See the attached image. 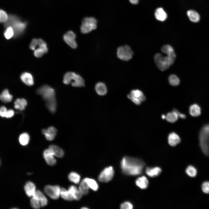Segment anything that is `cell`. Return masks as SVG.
I'll return each instance as SVG.
<instances>
[{
    "label": "cell",
    "instance_id": "cell-1",
    "mask_svg": "<svg viewBox=\"0 0 209 209\" xmlns=\"http://www.w3.org/2000/svg\"><path fill=\"white\" fill-rule=\"evenodd\" d=\"M120 165L124 174L135 176L142 173L145 164L139 159L126 156L121 160Z\"/></svg>",
    "mask_w": 209,
    "mask_h": 209
},
{
    "label": "cell",
    "instance_id": "cell-2",
    "mask_svg": "<svg viewBox=\"0 0 209 209\" xmlns=\"http://www.w3.org/2000/svg\"><path fill=\"white\" fill-rule=\"evenodd\" d=\"M37 93L41 96L46 102L47 108L52 113L56 110V102L54 89L48 85H44L38 88Z\"/></svg>",
    "mask_w": 209,
    "mask_h": 209
},
{
    "label": "cell",
    "instance_id": "cell-3",
    "mask_svg": "<svg viewBox=\"0 0 209 209\" xmlns=\"http://www.w3.org/2000/svg\"><path fill=\"white\" fill-rule=\"evenodd\" d=\"M27 26V23L21 21L17 16L10 15L8 16L6 21L4 23L5 28L10 26L13 28L15 37L21 35L23 33Z\"/></svg>",
    "mask_w": 209,
    "mask_h": 209
},
{
    "label": "cell",
    "instance_id": "cell-4",
    "mask_svg": "<svg viewBox=\"0 0 209 209\" xmlns=\"http://www.w3.org/2000/svg\"><path fill=\"white\" fill-rule=\"evenodd\" d=\"M199 139L202 152L205 155L209 156V124L205 125L201 129Z\"/></svg>",
    "mask_w": 209,
    "mask_h": 209
},
{
    "label": "cell",
    "instance_id": "cell-5",
    "mask_svg": "<svg viewBox=\"0 0 209 209\" xmlns=\"http://www.w3.org/2000/svg\"><path fill=\"white\" fill-rule=\"evenodd\" d=\"M63 82L66 84L71 83L73 86L75 87H83L85 85L82 78L79 74L72 72H67L64 74Z\"/></svg>",
    "mask_w": 209,
    "mask_h": 209
},
{
    "label": "cell",
    "instance_id": "cell-6",
    "mask_svg": "<svg viewBox=\"0 0 209 209\" xmlns=\"http://www.w3.org/2000/svg\"><path fill=\"white\" fill-rule=\"evenodd\" d=\"M154 59L157 67L162 71L168 69L174 63L175 59L167 55L163 56L159 53L156 54Z\"/></svg>",
    "mask_w": 209,
    "mask_h": 209
},
{
    "label": "cell",
    "instance_id": "cell-7",
    "mask_svg": "<svg viewBox=\"0 0 209 209\" xmlns=\"http://www.w3.org/2000/svg\"><path fill=\"white\" fill-rule=\"evenodd\" d=\"M97 21L93 17H85L83 19L80 26L81 32L84 34L88 33L97 28Z\"/></svg>",
    "mask_w": 209,
    "mask_h": 209
},
{
    "label": "cell",
    "instance_id": "cell-8",
    "mask_svg": "<svg viewBox=\"0 0 209 209\" xmlns=\"http://www.w3.org/2000/svg\"><path fill=\"white\" fill-rule=\"evenodd\" d=\"M117 55L120 60L124 61L130 60L132 57L133 52L130 46L125 45L119 47L117 50Z\"/></svg>",
    "mask_w": 209,
    "mask_h": 209
},
{
    "label": "cell",
    "instance_id": "cell-9",
    "mask_svg": "<svg viewBox=\"0 0 209 209\" xmlns=\"http://www.w3.org/2000/svg\"><path fill=\"white\" fill-rule=\"evenodd\" d=\"M34 51V55L35 56L37 57H41L48 51L46 44L41 39H36Z\"/></svg>",
    "mask_w": 209,
    "mask_h": 209
},
{
    "label": "cell",
    "instance_id": "cell-10",
    "mask_svg": "<svg viewBox=\"0 0 209 209\" xmlns=\"http://www.w3.org/2000/svg\"><path fill=\"white\" fill-rule=\"evenodd\" d=\"M114 173V170L112 166L106 167L100 173L98 177V179L100 182L107 183L112 179Z\"/></svg>",
    "mask_w": 209,
    "mask_h": 209
},
{
    "label": "cell",
    "instance_id": "cell-11",
    "mask_svg": "<svg viewBox=\"0 0 209 209\" xmlns=\"http://www.w3.org/2000/svg\"><path fill=\"white\" fill-rule=\"evenodd\" d=\"M61 188L58 185H46L44 188L45 194L52 199L57 200L60 196Z\"/></svg>",
    "mask_w": 209,
    "mask_h": 209
},
{
    "label": "cell",
    "instance_id": "cell-12",
    "mask_svg": "<svg viewBox=\"0 0 209 209\" xmlns=\"http://www.w3.org/2000/svg\"><path fill=\"white\" fill-rule=\"evenodd\" d=\"M76 35L73 31L70 30L66 32L63 36L64 41L71 48H76L77 44L75 40Z\"/></svg>",
    "mask_w": 209,
    "mask_h": 209
},
{
    "label": "cell",
    "instance_id": "cell-13",
    "mask_svg": "<svg viewBox=\"0 0 209 209\" xmlns=\"http://www.w3.org/2000/svg\"><path fill=\"white\" fill-rule=\"evenodd\" d=\"M44 158L47 164L51 166L55 165L56 160L55 158L54 154L52 149L49 147L44 151L43 153Z\"/></svg>",
    "mask_w": 209,
    "mask_h": 209
},
{
    "label": "cell",
    "instance_id": "cell-14",
    "mask_svg": "<svg viewBox=\"0 0 209 209\" xmlns=\"http://www.w3.org/2000/svg\"><path fill=\"white\" fill-rule=\"evenodd\" d=\"M57 130L53 126H51L47 129H43L42 133L45 136L46 139L48 141H52L55 138L57 133Z\"/></svg>",
    "mask_w": 209,
    "mask_h": 209
},
{
    "label": "cell",
    "instance_id": "cell-15",
    "mask_svg": "<svg viewBox=\"0 0 209 209\" xmlns=\"http://www.w3.org/2000/svg\"><path fill=\"white\" fill-rule=\"evenodd\" d=\"M20 78L22 82L28 86H32L34 84L33 77L29 73L25 72L22 73Z\"/></svg>",
    "mask_w": 209,
    "mask_h": 209
},
{
    "label": "cell",
    "instance_id": "cell-16",
    "mask_svg": "<svg viewBox=\"0 0 209 209\" xmlns=\"http://www.w3.org/2000/svg\"><path fill=\"white\" fill-rule=\"evenodd\" d=\"M36 186L34 183L28 181L24 187V189L27 195L29 197H32L36 192Z\"/></svg>",
    "mask_w": 209,
    "mask_h": 209
},
{
    "label": "cell",
    "instance_id": "cell-17",
    "mask_svg": "<svg viewBox=\"0 0 209 209\" xmlns=\"http://www.w3.org/2000/svg\"><path fill=\"white\" fill-rule=\"evenodd\" d=\"M168 139L169 144L172 147L175 146L181 141L179 136L174 132H172L169 134Z\"/></svg>",
    "mask_w": 209,
    "mask_h": 209
},
{
    "label": "cell",
    "instance_id": "cell-18",
    "mask_svg": "<svg viewBox=\"0 0 209 209\" xmlns=\"http://www.w3.org/2000/svg\"><path fill=\"white\" fill-rule=\"evenodd\" d=\"M146 174L151 177H154L158 176L162 172L161 169L158 167H147L145 169Z\"/></svg>",
    "mask_w": 209,
    "mask_h": 209
},
{
    "label": "cell",
    "instance_id": "cell-19",
    "mask_svg": "<svg viewBox=\"0 0 209 209\" xmlns=\"http://www.w3.org/2000/svg\"><path fill=\"white\" fill-rule=\"evenodd\" d=\"M95 90L96 93L100 96H104L107 93V88L105 84L102 82H99L95 85Z\"/></svg>",
    "mask_w": 209,
    "mask_h": 209
},
{
    "label": "cell",
    "instance_id": "cell-20",
    "mask_svg": "<svg viewBox=\"0 0 209 209\" xmlns=\"http://www.w3.org/2000/svg\"><path fill=\"white\" fill-rule=\"evenodd\" d=\"M161 51L162 53L167 54L168 56L175 59L176 55L174 49L170 45L167 44L163 46L161 48Z\"/></svg>",
    "mask_w": 209,
    "mask_h": 209
},
{
    "label": "cell",
    "instance_id": "cell-21",
    "mask_svg": "<svg viewBox=\"0 0 209 209\" xmlns=\"http://www.w3.org/2000/svg\"><path fill=\"white\" fill-rule=\"evenodd\" d=\"M136 185L142 189H146L147 187L149 182L145 176H142L137 178L135 181Z\"/></svg>",
    "mask_w": 209,
    "mask_h": 209
},
{
    "label": "cell",
    "instance_id": "cell-22",
    "mask_svg": "<svg viewBox=\"0 0 209 209\" xmlns=\"http://www.w3.org/2000/svg\"><path fill=\"white\" fill-rule=\"evenodd\" d=\"M12 98V96L10 94L8 89H4L0 94V100L5 103L11 102Z\"/></svg>",
    "mask_w": 209,
    "mask_h": 209
},
{
    "label": "cell",
    "instance_id": "cell-23",
    "mask_svg": "<svg viewBox=\"0 0 209 209\" xmlns=\"http://www.w3.org/2000/svg\"><path fill=\"white\" fill-rule=\"evenodd\" d=\"M68 190L73 196L75 200H79L82 197L83 194L75 186L73 185L70 186Z\"/></svg>",
    "mask_w": 209,
    "mask_h": 209
},
{
    "label": "cell",
    "instance_id": "cell-24",
    "mask_svg": "<svg viewBox=\"0 0 209 209\" xmlns=\"http://www.w3.org/2000/svg\"><path fill=\"white\" fill-rule=\"evenodd\" d=\"M14 104L15 109L23 111L25 109L27 103L26 100L24 98H17L15 101Z\"/></svg>",
    "mask_w": 209,
    "mask_h": 209
},
{
    "label": "cell",
    "instance_id": "cell-25",
    "mask_svg": "<svg viewBox=\"0 0 209 209\" xmlns=\"http://www.w3.org/2000/svg\"><path fill=\"white\" fill-rule=\"evenodd\" d=\"M155 16L156 19L161 21L165 20L167 17V13L161 8H158L156 10Z\"/></svg>",
    "mask_w": 209,
    "mask_h": 209
},
{
    "label": "cell",
    "instance_id": "cell-26",
    "mask_svg": "<svg viewBox=\"0 0 209 209\" xmlns=\"http://www.w3.org/2000/svg\"><path fill=\"white\" fill-rule=\"evenodd\" d=\"M39 201L41 207L46 206L47 204L48 201L44 194L39 190H37L33 195Z\"/></svg>",
    "mask_w": 209,
    "mask_h": 209
},
{
    "label": "cell",
    "instance_id": "cell-27",
    "mask_svg": "<svg viewBox=\"0 0 209 209\" xmlns=\"http://www.w3.org/2000/svg\"><path fill=\"white\" fill-rule=\"evenodd\" d=\"M60 196L63 199L66 200L72 201L75 200L73 196L69 190L63 188H61Z\"/></svg>",
    "mask_w": 209,
    "mask_h": 209
},
{
    "label": "cell",
    "instance_id": "cell-28",
    "mask_svg": "<svg viewBox=\"0 0 209 209\" xmlns=\"http://www.w3.org/2000/svg\"><path fill=\"white\" fill-rule=\"evenodd\" d=\"M189 113L192 116H198L201 114L200 107L197 104H192L189 107Z\"/></svg>",
    "mask_w": 209,
    "mask_h": 209
},
{
    "label": "cell",
    "instance_id": "cell-29",
    "mask_svg": "<svg viewBox=\"0 0 209 209\" xmlns=\"http://www.w3.org/2000/svg\"><path fill=\"white\" fill-rule=\"evenodd\" d=\"M187 15L190 20L194 22H198L200 20V17L199 13L193 10H189L187 11Z\"/></svg>",
    "mask_w": 209,
    "mask_h": 209
},
{
    "label": "cell",
    "instance_id": "cell-30",
    "mask_svg": "<svg viewBox=\"0 0 209 209\" xmlns=\"http://www.w3.org/2000/svg\"><path fill=\"white\" fill-rule=\"evenodd\" d=\"M89 188L94 191L97 190L98 185L97 182L94 179L89 178L84 179Z\"/></svg>",
    "mask_w": 209,
    "mask_h": 209
},
{
    "label": "cell",
    "instance_id": "cell-31",
    "mask_svg": "<svg viewBox=\"0 0 209 209\" xmlns=\"http://www.w3.org/2000/svg\"><path fill=\"white\" fill-rule=\"evenodd\" d=\"M89 188L87 184L84 179H83L79 184L78 188L79 190L83 195H86L89 193Z\"/></svg>",
    "mask_w": 209,
    "mask_h": 209
},
{
    "label": "cell",
    "instance_id": "cell-32",
    "mask_svg": "<svg viewBox=\"0 0 209 209\" xmlns=\"http://www.w3.org/2000/svg\"><path fill=\"white\" fill-rule=\"evenodd\" d=\"M178 116L175 110L168 113L166 116V120L169 122L174 123L177 121Z\"/></svg>",
    "mask_w": 209,
    "mask_h": 209
},
{
    "label": "cell",
    "instance_id": "cell-33",
    "mask_svg": "<svg viewBox=\"0 0 209 209\" xmlns=\"http://www.w3.org/2000/svg\"><path fill=\"white\" fill-rule=\"evenodd\" d=\"M53 150L54 156L59 158L62 157L64 155L63 150L59 147L54 145H51L49 147Z\"/></svg>",
    "mask_w": 209,
    "mask_h": 209
},
{
    "label": "cell",
    "instance_id": "cell-34",
    "mask_svg": "<svg viewBox=\"0 0 209 209\" xmlns=\"http://www.w3.org/2000/svg\"><path fill=\"white\" fill-rule=\"evenodd\" d=\"M68 179L70 181L76 184H78L80 180V176L75 172H71L68 175Z\"/></svg>",
    "mask_w": 209,
    "mask_h": 209
},
{
    "label": "cell",
    "instance_id": "cell-35",
    "mask_svg": "<svg viewBox=\"0 0 209 209\" xmlns=\"http://www.w3.org/2000/svg\"><path fill=\"white\" fill-rule=\"evenodd\" d=\"M131 95L140 100L141 102L144 101L146 100V97L142 92L138 89L131 90L130 93Z\"/></svg>",
    "mask_w": 209,
    "mask_h": 209
},
{
    "label": "cell",
    "instance_id": "cell-36",
    "mask_svg": "<svg viewBox=\"0 0 209 209\" xmlns=\"http://www.w3.org/2000/svg\"><path fill=\"white\" fill-rule=\"evenodd\" d=\"M30 140V137L26 133H24L21 134L19 136V141L20 144L22 145H26L28 143Z\"/></svg>",
    "mask_w": 209,
    "mask_h": 209
},
{
    "label": "cell",
    "instance_id": "cell-37",
    "mask_svg": "<svg viewBox=\"0 0 209 209\" xmlns=\"http://www.w3.org/2000/svg\"><path fill=\"white\" fill-rule=\"evenodd\" d=\"M168 81L171 85L176 86L178 85L180 82L179 78L175 75L172 74L169 76Z\"/></svg>",
    "mask_w": 209,
    "mask_h": 209
},
{
    "label": "cell",
    "instance_id": "cell-38",
    "mask_svg": "<svg viewBox=\"0 0 209 209\" xmlns=\"http://www.w3.org/2000/svg\"><path fill=\"white\" fill-rule=\"evenodd\" d=\"M14 30L12 27L10 26L6 28L4 33L5 37L8 39L12 37L14 35Z\"/></svg>",
    "mask_w": 209,
    "mask_h": 209
},
{
    "label": "cell",
    "instance_id": "cell-39",
    "mask_svg": "<svg viewBox=\"0 0 209 209\" xmlns=\"http://www.w3.org/2000/svg\"><path fill=\"white\" fill-rule=\"evenodd\" d=\"M185 171L186 174L191 177H195L197 174L196 169L192 165L188 166L186 168Z\"/></svg>",
    "mask_w": 209,
    "mask_h": 209
},
{
    "label": "cell",
    "instance_id": "cell-40",
    "mask_svg": "<svg viewBox=\"0 0 209 209\" xmlns=\"http://www.w3.org/2000/svg\"><path fill=\"white\" fill-rule=\"evenodd\" d=\"M30 201L31 205L33 208L35 209H38L41 207L39 201L35 196H33L31 197Z\"/></svg>",
    "mask_w": 209,
    "mask_h": 209
},
{
    "label": "cell",
    "instance_id": "cell-41",
    "mask_svg": "<svg viewBox=\"0 0 209 209\" xmlns=\"http://www.w3.org/2000/svg\"><path fill=\"white\" fill-rule=\"evenodd\" d=\"M8 17L6 12L0 9V23H5L8 19Z\"/></svg>",
    "mask_w": 209,
    "mask_h": 209
},
{
    "label": "cell",
    "instance_id": "cell-42",
    "mask_svg": "<svg viewBox=\"0 0 209 209\" xmlns=\"http://www.w3.org/2000/svg\"><path fill=\"white\" fill-rule=\"evenodd\" d=\"M133 208L132 204L128 201L123 202L120 205V208L121 209H132Z\"/></svg>",
    "mask_w": 209,
    "mask_h": 209
},
{
    "label": "cell",
    "instance_id": "cell-43",
    "mask_svg": "<svg viewBox=\"0 0 209 209\" xmlns=\"http://www.w3.org/2000/svg\"><path fill=\"white\" fill-rule=\"evenodd\" d=\"M127 97L136 105H140L141 103V101L140 100L134 97L130 93L127 95Z\"/></svg>",
    "mask_w": 209,
    "mask_h": 209
},
{
    "label": "cell",
    "instance_id": "cell-44",
    "mask_svg": "<svg viewBox=\"0 0 209 209\" xmlns=\"http://www.w3.org/2000/svg\"><path fill=\"white\" fill-rule=\"evenodd\" d=\"M201 188L203 191L204 193L209 194V181H206L204 182L202 185Z\"/></svg>",
    "mask_w": 209,
    "mask_h": 209
},
{
    "label": "cell",
    "instance_id": "cell-45",
    "mask_svg": "<svg viewBox=\"0 0 209 209\" xmlns=\"http://www.w3.org/2000/svg\"><path fill=\"white\" fill-rule=\"evenodd\" d=\"M7 110L5 106H1L0 107V116L2 117H5Z\"/></svg>",
    "mask_w": 209,
    "mask_h": 209
},
{
    "label": "cell",
    "instance_id": "cell-46",
    "mask_svg": "<svg viewBox=\"0 0 209 209\" xmlns=\"http://www.w3.org/2000/svg\"><path fill=\"white\" fill-rule=\"evenodd\" d=\"M14 114V111L12 109L7 110L5 117L6 118H12Z\"/></svg>",
    "mask_w": 209,
    "mask_h": 209
},
{
    "label": "cell",
    "instance_id": "cell-47",
    "mask_svg": "<svg viewBox=\"0 0 209 209\" xmlns=\"http://www.w3.org/2000/svg\"><path fill=\"white\" fill-rule=\"evenodd\" d=\"M174 110L176 112L178 117L182 119H185L186 118V116L184 114L180 113L176 109H174Z\"/></svg>",
    "mask_w": 209,
    "mask_h": 209
},
{
    "label": "cell",
    "instance_id": "cell-48",
    "mask_svg": "<svg viewBox=\"0 0 209 209\" xmlns=\"http://www.w3.org/2000/svg\"><path fill=\"white\" fill-rule=\"evenodd\" d=\"M130 3L134 5L137 4L139 2V0H129Z\"/></svg>",
    "mask_w": 209,
    "mask_h": 209
},
{
    "label": "cell",
    "instance_id": "cell-49",
    "mask_svg": "<svg viewBox=\"0 0 209 209\" xmlns=\"http://www.w3.org/2000/svg\"><path fill=\"white\" fill-rule=\"evenodd\" d=\"M162 118L163 119H165L166 118V116L164 115H163L162 116Z\"/></svg>",
    "mask_w": 209,
    "mask_h": 209
},
{
    "label": "cell",
    "instance_id": "cell-50",
    "mask_svg": "<svg viewBox=\"0 0 209 209\" xmlns=\"http://www.w3.org/2000/svg\"><path fill=\"white\" fill-rule=\"evenodd\" d=\"M82 208V209H84V208L87 209V208H86V207H85V208L83 207V208Z\"/></svg>",
    "mask_w": 209,
    "mask_h": 209
}]
</instances>
